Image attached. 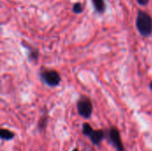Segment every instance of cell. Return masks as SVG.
<instances>
[{"label":"cell","mask_w":152,"mask_h":151,"mask_svg":"<svg viewBox=\"0 0 152 151\" xmlns=\"http://www.w3.org/2000/svg\"><path fill=\"white\" fill-rule=\"evenodd\" d=\"M82 133L84 136L89 138L91 142L95 145L99 146L101 142L106 138V132L103 130H94L90 124L84 123L82 126Z\"/></svg>","instance_id":"obj_2"},{"label":"cell","mask_w":152,"mask_h":151,"mask_svg":"<svg viewBox=\"0 0 152 151\" xmlns=\"http://www.w3.org/2000/svg\"><path fill=\"white\" fill-rule=\"evenodd\" d=\"M93 1V4H94V9L100 12V13H102L104 12L105 11V3H104V0H92Z\"/></svg>","instance_id":"obj_7"},{"label":"cell","mask_w":152,"mask_h":151,"mask_svg":"<svg viewBox=\"0 0 152 151\" xmlns=\"http://www.w3.org/2000/svg\"><path fill=\"white\" fill-rule=\"evenodd\" d=\"M78 115L86 119H89L93 114V103L87 96H80L77 101Z\"/></svg>","instance_id":"obj_4"},{"label":"cell","mask_w":152,"mask_h":151,"mask_svg":"<svg viewBox=\"0 0 152 151\" xmlns=\"http://www.w3.org/2000/svg\"><path fill=\"white\" fill-rule=\"evenodd\" d=\"M0 136H1V139L3 141H12L14 139L15 134H14V133H12L9 129L2 128L0 130Z\"/></svg>","instance_id":"obj_6"},{"label":"cell","mask_w":152,"mask_h":151,"mask_svg":"<svg viewBox=\"0 0 152 151\" xmlns=\"http://www.w3.org/2000/svg\"><path fill=\"white\" fill-rule=\"evenodd\" d=\"M73 11L76 12V13H80L83 12V6L80 3H77L74 4L73 6Z\"/></svg>","instance_id":"obj_10"},{"label":"cell","mask_w":152,"mask_h":151,"mask_svg":"<svg viewBox=\"0 0 152 151\" xmlns=\"http://www.w3.org/2000/svg\"><path fill=\"white\" fill-rule=\"evenodd\" d=\"M46 125H47V117L44 115L38 122V128L40 130H44L46 127Z\"/></svg>","instance_id":"obj_9"},{"label":"cell","mask_w":152,"mask_h":151,"mask_svg":"<svg viewBox=\"0 0 152 151\" xmlns=\"http://www.w3.org/2000/svg\"><path fill=\"white\" fill-rule=\"evenodd\" d=\"M39 77L41 81L45 85L50 87H57L60 85L61 82V77L60 73L54 69H43L39 73Z\"/></svg>","instance_id":"obj_3"},{"label":"cell","mask_w":152,"mask_h":151,"mask_svg":"<svg viewBox=\"0 0 152 151\" xmlns=\"http://www.w3.org/2000/svg\"><path fill=\"white\" fill-rule=\"evenodd\" d=\"M72 151H78V149L75 148V149H74V150H72Z\"/></svg>","instance_id":"obj_13"},{"label":"cell","mask_w":152,"mask_h":151,"mask_svg":"<svg viewBox=\"0 0 152 151\" xmlns=\"http://www.w3.org/2000/svg\"><path fill=\"white\" fill-rule=\"evenodd\" d=\"M149 87H150V89H151V90L152 91V81L151 82V83H150V85H149Z\"/></svg>","instance_id":"obj_12"},{"label":"cell","mask_w":152,"mask_h":151,"mask_svg":"<svg viewBox=\"0 0 152 151\" xmlns=\"http://www.w3.org/2000/svg\"><path fill=\"white\" fill-rule=\"evenodd\" d=\"M136 1L142 5H146L149 3V0H136Z\"/></svg>","instance_id":"obj_11"},{"label":"cell","mask_w":152,"mask_h":151,"mask_svg":"<svg viewBox=\"0 0 152 151\" xmlns=\"http://www.w3.org/2000/svg\"><path fill=\"white\" fill-rule=\"evenodd\" d=\"M106 138L117 151H125V147L121 140L119 130L116 126H111L106 131Z\"/></svg>","instance_id":"obj_5"},{"label":"cell","mask_w":152,"mask_h":151,"mask_svg":"<svg viewBox=\"0 0 152 151\" xmlns=\"http://www.w3.org/2000/svg\"><path fill=\"white\" fill-rule=\"evenodd\" d=\"M38 51L36 49H30L29 48V53H28V60L30 61H37L38 60Z\"/></svg>","instance_id":"obj_8"},{"label":"cell","mask_w":152,"mask_h":151,"mask_svg":"<svg viewBox=\"0 0 152 151\" xmlns=\"http://www.w3.org/2000/svg\"><path fill=\"white\" fill-rule=\"evenodd\" d=\"M137 30L142 36H150L152 34V18L147 12L139 11L135 22Z\"/></svg>","instance_id":"obj_1"}]
</instances>
